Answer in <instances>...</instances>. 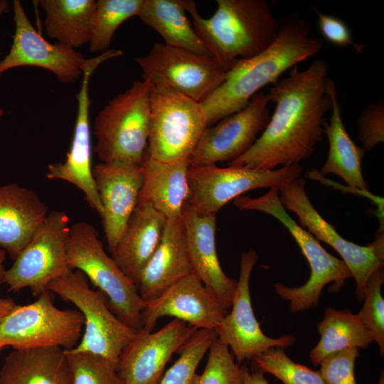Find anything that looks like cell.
Masks as SVG:
<instances>
[{
  "instance_id": "6da1fadb",
  "label": "cell",
  "mask_w": 384,
  "mask_h": 384,
  "mask_svg": "<svg viewBox=\"0 0 384 384\" xmlns=\"http://www.w3.org/2000/svg\"><path fill=\"white\" fill-rule=\"evenodd\" d=\"M328 75L327 62L318 59L302 71L294 66L274 83L267 94L275 110L267 127L228 166L273 170L309 158L323 139L324 115L331 107Z\"/></svg>"
},
{
  "instance_id": "7a4b0ae2",
  "label": "cell",
  "mask_w": 384,
  "mask_h": 384,
  "mask_svg": "<svg viewBox=\"0 0 384 384\" xmlns=\"http://www.w3.org/2000/svg\"><path fill=\"white\" fill-rule=\"evenodd\" d=\"M322 46L321 39L311 36L307 21L295 14L284 17L274 42L259 55L235 64L200 103L207 127L244 109L261 88L276 83L285 71L314 55Z\"/></svg>"
},
{
  "instance_id": "3957f363",
  "label": "cell",
  "mask_w": 384,
  "mask_h": 384,
  "mask_svg": "<svg viewBox=\"0 0 384 384\" xmlns=\"http://www.w3.org/2000/svg\"><path fill=\"white\" fill-rule=\"evenodd\" d=\"M210 18L198 13L196 3L185 0L196 32L210 56L227 71L241 60L265 51L276 40L279 21L266 0H218Z\"/></svg>"
},
{
  "instance_id": "277c9868",
  "label": "cell",
  "mask_w": 384,
  "mask_h": 384,
  "mask_svg": "<svg viewBox=\"0 0 384 384\" xmlns=\"http://www.w3.org/2000/svg\"><path fill=\"white\" fill-rule=\"evenodd\" d=\"M234 204L240 210L261 211L276 218L288 230L308 261L311 274L304 284L298 287H289L282 283L274 284L277 295L289 303L292 312L315 306L326 284L333 282L331 289L336 292L347 279L352 277L342 260L329 253L319 240L289 215L282 204L277 188H270L267 193L257 198L240 196L234 200Z\"/></svg>"
},
{
  "instance_id": "5b68a950",
  "label": "cell",
  "mask_w": 384,
  "mask_h": 384,
  "mask_svg": "<svg viewBox=\"0 0 384 384\" xmlns=\"http://www.w3.org/2000/svg\"><path fill=\"white\" fill-rule=\"evenodd\" d=\"M151 127L149 83L134 80L110 100L94 124V151L102 163L143 164Z\"/></svg>"
},
{
  "instance_id": "8992f818",
  "label": "cell",
  "mask_w": 384,
  "mask_h": 384,
  "mask_svg": "<svg viewBox=\"0 0 384 384\" xmlns=\"http://www.w3.org/2000/svg\"><path fill=\"white\" fill-rule=\"evenodd\" d=\"M68 262L106 297L109 307L121 321L137 331L142 328L145 302L136 284L107 255L92 224L78 222L70 226Z\"/></svg>"
},
{
  "instance_id": "52a82bcc",
  "label": "cell",
  "mask_w": 384,
  "mask_h": 384,
  "mask_svg": "<svg viewBox=\"0 0 384 384\" xmlns=\"http://www.w3.org/2000/svg\"><path fill=\"white\" fill-rule=\"evenodd\" d=\"M149 81L151 127L147 155L162 162L190 159L207 127L201 104L159 78Z\"/></svg>"
},
{
  "instance_id": "ba28073f",
  "label": "cell",
  "mask_w": 384,
  "mask_h": 384,
  "mask_svg": "<svg viewBox=\"0 0 384 384\" xmlns=\"http://www.w3.org/2000/svg\"><path fill=\"white\" fill-rule=\"evenodd\" d=\"M48 289L74 304L83 316L82 338L70 350L100 356L117 367L122 351L137 331L113 313L106 297L90 288L87 278L79 270L55 279Z\"/></svg>"
},
{
  "instance_id": "9c48e42d",
  "label": "cell",
  "mask_w": 384,
  "mask_h": 384,
  "mask_svg": "<svg viewBox=\"0 0 384 384\" xmlns=\"http://www.w3.org/2000/svg\"><path fill=\"white\" fill-rule=\"evenodd\" d=\"M302 173L299 164L273 170L221 168L216 164L190 165L186 204L198 214L215 215L225 204L245 192L260 188L280 190L300 178Z\"/></svg>"
},
{
  "instance_id": "30bf717a",
  "label": "cell",
  "mask_w": 384,
  "mask_h": 384,
  "mask_svg": "<svg viewBox=\"0 0 384 384\" xmlns=\"http://www.w3.org/2000/svg\"><path fill=\"white\" fill-rule=\"evenodd\" d=\"M46 290L28 304L17 306L0 324V347L16 350L75 347L84 328L78 310L60 309Z\"/></svg>"
},
{
  "instance_id": "8fae6325",
  "label": "cell",
  "mask_w": 384,
  "mask_h": 384,
  "mask_svg": "<svg viewBox=\"0 0 384 384\" xmlns=\"http://www.w3.org/2000/svg\"><path fill=\"white\" fill-rule=\"evenodd\" d=\"M70 219L63 211L48 213L36 233L6 270L9 291L29 288L38 297L55 279L73 270L68 262Z\"/></svg>"
},
{
  "instance_id": "7c38bea8",
  "label": "cell",
  "mask_w": 384,
  "mask_h": 384,
  "mask_svg": "<svg viewBox=\"0 0 384 384\" xmlns=\"http://www.w3.org/2000/svg\"><path fill=\"white\" fill-rule=\"evenodd\" d=\"M279 196L284 208L297 215L300 226L340 255L356 280L357 299L362 302L368 278L384 264L383 232H380L374 241L365 246L346 240L314 207L306 193L303 179L298 178L279 190Z\"/></svg>"
},
{
  "instance_id": "4fadbf2b",
  "label": "cell",
  "mask_w": 384,
  "mask_h": 384,
  "mask_svg": "<svg viewBox=\"0 0 384 384\" xmlns=\"http://www.w3.org/2000/svg\"><path fill=\"white\" fill-rule=\"evenodd\" d=\"M143 78L157 77L184 96L202 102L224 80L227 70L210 56L156 43L135 59Z\"/></svg>"
},
{
  "instance_id": "5bb4252c",
  "label": "cell",
  "mask_w": 384,
  "mask_h": 384,
  "mask_svg": "<svg viewBox=\"0 0 384 384\" xmlns=\"http://www.w3.org/2000/svg\"><path fill=\"white\" fill-rule=\"evenodd\" d=\"M270 102L267 93L258 92L244 109L206 127L190 158V165L229 163L244 154L270 121Z\"/></svg>"
},
{
  "instance_id": "9a60e30c",
  "label": "cell",
  "mask_w": 384,
  "mask_h": 384,
  "mask_svg": "<svg viewBox=\"0 0 384 384\" xmlns=\"http://www.w3.org/2000/svg\"><path fill=\"white\" fill-rule=\"evenodd\" d=\"M119 56L114 49L107 50L93 58L86 59L82 66L83 80L77 95L78 113L73 140L64 162L49 164L46 176L73 184L85 195L90 207L102 218L103 208L92 175V144L89 120V80L92 73L104 61Z\"/></svg>"
},
{
  "instance_id": "2e32d148",
  "label": "cell",
  "mask_w": 384,
  "mask_h": 384,
  "mask_svg": "<svg viewBox=\"0 0 384 384\" xmlns=\"http://www.w3.org/2000/svg\"><path fill=\"white\" fill-rule=\"evenodd\" d=\"M257 260V255L252 250L242 253L231 311L215 330L218 337L228 346L238 362L254 359L272 348H287L295 341L292 335L269 337L260 328L252 309L250 292V275Z\"/></svg>"
},
{
  "instance_id": "e0dca14e",
  "label": "cell",
  "mask_w": 384,
  "mask_h": 384,
  "mask_svg": "<svg viewBox=\"0 0 384 384\" xmlns=\"http://www.w3.org/2000/svg\"><path fill=\"white\" fill-rule=\"evenodd\" d=\"M13 43L0 61V76L12 68L34 66L52 72L63 83L76 81L82 74L83 55L73 48L46 41L31 23L20 1H13Z\"/></svg>"
},
{
  "instance_id": "ac0fdd59",
  "label": "cell",
  "mask_w": 384,
  "mask_h": 384,
  "mask_svg": "<svg viewBox=\"0 0 384 384\" xmlns=\"http://www.w3.org/2000/svg\"><path fill=\"white\" fill-rule=\"evenodd\" d=\"M196 330L177 319L157 331L141 329L122 351L116 367L123 384H158L172 355Z\"/></svg>"
},
{
  "instance_id": "d6986e66",
  "label": "cell",
  "mask_w": 384,
  "mask_h": 384,
  "mask_svg": "<svg viewBox=\"0 0 384 384\" xmlns=\"http://www.w3.org/2000/svg\"><path fill=\"white\" fill-rule=\"evenodd\" d=\"M228 312L193 272L145 302L142 329L151 331L159 319L169 316L197 329L215 331Z\"/></svg>"
},
{
  "instance_id": "ffe728a7",
  "label": "cell",
  "mask_w": 384,
  "mask_h": 384,
  "mask_svg": "<svg viewBox=\"0 0 384 384\" xmlns=\"http://www.w3.org/2000/svg\"><path fill=\"white\" fill-rule=\"evenodd\" d=\"M92 175L103 208L102 220L107 247L112 253L137 206L144 164L100 162L92 167Z\"/></svg>"
},
{
  "instance_id": "44dd1931",
  "label": "cell",
  "mask_w": 384,
  "mask_h": 384,
  "mask_svg": "<svg viewBox=\"0 0 384 384\" xmlns=\"http://www.w3.org/2000/svg\"><path fill=\"white\" fill-rule=\"evenodd\" d=\"M182 218L193 272L228 311L232 306L237 281L224 273L218 257L216 217L198 214L186 204Z\"/></svg>"
},
{
  "instance_id": "7402d4cb",
  "label": "cell",
  "mask_w": 384,
  "mask_h": 384,
  "mask_svg": "<svg viewBox=\"0 0 384 384\" xmlns=\"http://www.w3.org/2000/svg\"><path fill=\"white\" fill-rule=\"evenodd\" d=\"M193 272L182 215L167 218L161 240L140 275L137 289L144 302Z\"/></svg>"
},
{
  "instance_id": "603a6c76",
  "label": "cell",
  "mask_w": 384,
  "mask_h": 384,
  "mask_svg": "<svg viewBox=\"0 0 384 384\" xmlns=\"http://www.w3.org/2000/svg\"><path fill=\"white\" fill-rule=\"evenodd\" d=\"M48 213L32 190L17 183L0 186V248L15 260Z\"/></svg>"
},
{
  "instance_id": "cb8c5ba5",
  "label": "cell",
  "mask_w": 384,
  "mask_h": 384,
  "mask_svg": "<svg viewBox=\"0 0 384 384\" xmlns=\"http://www.w3.org/2000/svg\"><path fill=\"white\" fill-rule=\"evenodd\" d=\"M166 217L149 203L137 206L111 253L112 258L137 287L144 267L157 248Z\"/></svg>"
},
{
  "instance_id": "d4e9b609",
  "label": "cell",
  "mask_w": 384,
  "mask_h": 384,
  "mask_svg": "<svg viewBox=\"0 0 384 384\" xmlns=\"http://www.w3.org/2000/svg\"><path fill=\"white\" fill-rule=\"evenodd\" d=\"M327 89L331 102L329 122H324V134L329 143L327 159L320 171L321 176L332 174L342 178L352 188L368 192V185L361 169L365 151L357 146L347 132L338 102L336 84L329 78Z\"/></svg>"
},
{
  "instance_id": "484cf974",
  "label": "cell",
  "mask_w": 384,
  "mask_h": 384,
  "mask_svg": "<svg viewBox=\"0 0 384 384\" xmlns=\"http://www.w3.org/2000/svg\"><path fill=\"white\" fill-rule=\"evenodd\" d=\"M190 159L162 162L146 155L137 204L149 203L166 218L179 217L188 196Z\"/></svg>"
},
{
  "instance_id": "4316f807",
  "label": "cell",
  "mask_w": 384,
  "mask_h": 384,
  "mask_svg": "<svg viewBox=\"0 0 384 384\" xmlns=\"http://www.w3.org/2000/svg\"><path fill=\"white\" fill-rule=\"evenodd\" d=\"M0 384H73L65 350L57 346L14 349L1 368Z\"/></svg>"
},
{
  "instance_id": "83f0119b",
  "label": "cell",
  "mask_w": 384,
  "mask_h": 384,
  "mask_svg": "<svg viewBox=\"0 0 384 384\" xmlns=\"http://www.w3.org/2000/svg\"><path fill=\"white\" fill-rule=\"evenodd\" d=\"M186 13L185 0H143L138 16L164 43L210 56Z\"/></svg>"
},
{
  "instance_id": "f1b7e54d",
  "label": "cell",
  "mask_w": 384,
  "mask_h": 384,
  "mask_svg": "<svg viewBox=\"0 0 384 384\" xmlns=\"http://www.w3.org/2000/svg\"><path fill=\"white\" fill-rule=\"evenodd\" d=\"M46 13L45 31L58 43L74 49L89 43L95 0H41Z\"/></svg>"
},
{
  "instance_id": "f546056e",
  "label": "cell",
  "mask_w": 384,
  "mask_h": 384,
  "mask_svg": "<svg viewBox=\"0 0 384 384\" xmlns=\"http://www.w3.org/2000/svg\"><path fill=\"white\" fill-rule=\"evenodd\" d=\"M317 331L320 340L309 353L310 360L316 366L332 353L352 347L366 348L373 341L357 314L347 309L326 308L323 319L317 324Z\"/></svg>"
},
{
  "instance_id": "4dcf8cb0",
  "label": "cell",
  "mask_w": 384,
  "mask_h": 384,
  "mask_svg": "<svg viewBox=\"0 0 384 384\" xmlns=\"http://www.w3.org/2000/svg\"><path fill=\"white\" fill-rule=\"evenodd\" d=\"M143 0H98L92 19L90 50L105 52L118 27L138 16Z\"/></svg>"
},
{
  "instance_id": "1f68e13d",
  "label": "cell",
  "mask_w": 384,
  "mask_h": 384,
  "mask_svg": "<svg viewBox=\"0 0 384 384\" xmlns=\"http://www.w3.org/2000/svg\"><path fill=\"white\" fill-rule=\"evenodd\" d=\"M218 338L214 330L197 329L178 351L179 356L158 384H196L197 368Z\"/></svg>"
},
{
  "instance_id": "d6a6232c",
  "label": "cell",
  "mask_w": 384,
  "mask_h": 384,
  "mask_svg": "<svg viewBox=\"0 0 384 384\" xmlns=\"http://www.w3.org/2000/svg\"><path fill=\"white\" fill-rule=\"evenodd\" d=\"M257 367L283 384H325L319 370L294 362L282 348H272L254 358Z\"/></svg>"
},
{
  "instance_id": "836d02e7",
  "label": "cell",
  "mask_w": 384,
  "mask_h": 384,
  "mask_svg": "<svg viewBox=\"0 0 384 384\" xmlns=\"http://www.w3.org/2000/svg\"><path fill=\"white\" fill-rule=\"evenodd\" d=\"M246 367L235 361L228 346L218 337L208 350L204 370L196 384H244Z\"/></svg>"
},
{
  "instance_id": "e575fe53",
  "label": "cell",
  "mask_w": 384,
  "mask_h": 384,
  "mask_svg": "<svg viewBox=\"0 0 384 384\" xmlns=\"http://www.w3.org/2000/svg\"><path fill=\"white\" fill-rule=\"evenodd\" d=\"M384 282L383 266L378 268L368 278L364 291V304L357 314L364 326L372 335L384 354V299L381 287Z\"/></svg>"
},
{
  "instance_id": "d590c367",
  "label": "cell",
  "mask_w": 384,
  "mask_h": 384,
  "mask_svg": "<svg viewBox=\"0 0 384 384\" xmlns=\"http://www.w3.org/2000/svg\"><path fill=\"white\" fill-rule=\"evenodd\" d=\"M73 384H123L116 367L103 358L65 350Z\"/></svg>"
},
{
  "instance_id": "8d00e7d4",
  "label": "cell",
  "mask_w": 384,
  "mask_h": 384,
  "mask_svg": "<svg viewBox=\"0 0 384 384\" xmlns=\"http://www.w3.org/2000/svg\"><path fill=\"white\" fill-rule=\"evenodd\" d=\"M358 348L352 347L326 356L319 364L325 384H357L354 375Z\"/></svg>"
},
{
  "instance_id": "74e56055",
  "label": "cell",
  "mask_w": 384,
  "mask_h": 384,
  "mask_svg": "<svg viewBox=\"0 0 384 384\" xmlns=\"http://www.w3.org/2000/svg\"><path fill=\"white\" fill-rule=\"evenodd\" d=\"M358 137L365 152L370 151L384 141V105L383 100L370 102L362 110L357 121Z\"/></svg>"
},
{
  "instance_id": "f35d334b",
  "label": "cell",
  "mask_w": 384,
  "mask_h": 384,
  "mask_svg": "<svg viewBox=\"0 0 384 384\" xmlns=\"http://www.w3.org/2000/svg\"><path fill=\"white\" fill-rule=\"evenodd\" d=\"M317 16L318 27L323 38L329 43L340 47H352L358 53H362L365 46L358 44L353 39L348 25L341 18L323 14L312 7Z\"/></svg>"
},
{
  "instance_id": "ab89813d",
  "label": "cell",
  "mask_w": 384,
  "mask_h": 384,
  "mask_svg": "<svg viewBox=\"0 0 384 384\" xmlns=\"http://www.w3.org/2000/svg\"><path fill=\"white\" fill-rule=\"evenodd\" d=\"M244 384H270L264 376V373L258 368L250 371L247 368L245 373Z\"/></svg>"
},
{
  "instance_id": "60d3db41",
  "label": "cell",
  "mask_w": 384,
  "mask_h": 384,
  "mask_svg": "<svg viewBox=\"0 0 384 384\" xmlns=\"http://www.w3.org/2000/svg\"><path fill=\"white\" fill-rule=\"evenodd\" d=\"M16 306L13 299L0 297V324Z\"/></svg>"
},
{
  "instance_id": "b9f144b4",
  "label": "cell",
  "mask_w": 384,
  "mask_h": 384,
  "mask_svg": "<svg viewBox=\"0 0 384 384\" xmlns=\"http://www.w3.org/2000/svg\"><path fill=\"white\" fill-rule=\"evenodd\" d=\"M6 256V252L0 248V284L5 283V274L6 270L4 267V261Z\"/></svg>"
},
{
  "instance_id": "7bdbcfd3",
  "label": "cell",
  "mask_w": 384,
  "mask_h": 384,
  "mask_svg": "<svg viewBox=\"0 0 384 384\" xmlns=\"http://www.w3.org/2000/svg\"><path fill=\"white\" fill-rule=\"evenodd\" d=\"M11 9V3L7 0H0V16L9 12ZM1 114V110L0 109V114Z\"/></svg>"
},
{
  "instance_id": "ee69618b",
  "label": "cell",
  "mask_w": 384,
  "mask_h": 384,
  "mask_svg": "<svg viewBox=\"0 0 384 384\" xmlns=\"http://www.w3.org/2000/svg\"><path fill=\"white\" fill-rule=\"evenodd\" d=\"M378 384H384V374L382 370Z\"/></svg>"
},
{
  "instance_id": "f6af8a7d",
  "label": "cell",
  "mask_w": 384,
  "mask_h": 384,
  "mask_svg": "<svg viewBox=\"0 0 384 384\" xmlns=\"http://www.w3.org/2000/svg\"><path fill=\"white\" fill-rule=\"evenodd\" d=\"M4 348H3V347H0V351H1L2 349H4Z\"/></svg>"
}]
</instances>
